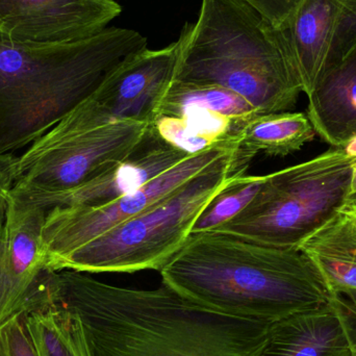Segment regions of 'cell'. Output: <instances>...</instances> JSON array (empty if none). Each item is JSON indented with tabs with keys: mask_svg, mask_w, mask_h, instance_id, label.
I'll list each match as a JSON object with an SVG mask.
<instances>
[{
	"mask_svg": "<svg viewBox=\"0 0 356 356\" xmlns=\"http://www.w3.org/2000/svg\"><path fill=\"white\" fill-rule=\"evenodd\" d=\"M190 156L165 141L152 124L129 158L95 179L58 194L13 197L47 211L54 207L102 204L138 190Z\"/></svg>",
	"mask_w": 356,
	"mask_h": 356,
	"instance_id": "cell-12",
	"label": "cell"
},
{
	"mask_svg": "<svg viewBox=\"0 0 356 356\" xmlns=\"http://www.w3.org/2000/svg\"><path fill=\"white\" fill-rule=\"evenodd\" d=\"M177 43L161 49L143 48L112 69L89 96L110 121L152 123L159 102L175 79Z\"/></svg>",
	"mask_w": 356,
	"mask_h": 356,
	"instance_id": "cell-11",
	"label": "cell"
},
{
	"mask_svg": "<svg viewBox=\"0 0 356 356\" xmlns=\"http://www.w3.org/2000/svg\"><path fill=\"white\" fill-rule=\"evenodd\" d=\"M234 148L216 147L192 154L138 190L102 204L50 209L42 232L46 267L50 269L60 257L147 211Z\"/></svg>",
	"mask_w": 356,
	"mask_h": 356,
	"instance_id": "cell-8",
	"label": "cell"
},
{
	"mask_svg": "<svg viewBox=\"0 0 356 356\" xmlns=\"http://www.w3.org/2000/svg\"><path fill=\"white\" fill-rule=\"evenodd\" d=\"M252 161L234 148L147 211L60 257L50 269L83 273L161 271L184 246L211 199L234 178L246 175Z\"/></svg>",
	"mask_w": 356,
	"mask_h": 356,
	"instance_id": "cell-5",
	"label": "cell"
},
{
	"mask_svg": "<svg viewBox=\"0 0 356 356\" xmlns=\"http://www.w3.org/2000/svg\"><path fill=\"white\" fill-rule=\"evenodd\" d=\"M122 12L115 0H0V43H63L87 39Z\"/></svg>",
	"mask_w": 356,
	"mask_h": 356,
	"instance_id": "cell-9",
	"label": "cell"
},
{
	"mask_svg": "<svg viewBox=\"0 0 356 356\" xmlns=\"http://www.w3.org/2000/svg\"><path fill=\"white\" fill-rule=\"evenodd\" d=\"M268 175H242L234 178L220 191L197 218L191 234L211 232L227 223L243 211L257 196Z\"/></svg>",
	"mask_w": 356,
	"mask_h": 356,
	"instance_id": "cell-19",
	"label": "cell"
},
{
	"mask_svg": "<svg viewBox=\"0 0 356 356\" xmlns=\"http://www.w3.org/2000/svg\"><path fill=\"white\" fill-rule=\"evenodd\" d=\"M25 317L40 356H92L81 318L51 302L47 286L25 309Z\"/></svg>",
	"mask_w": 356,
	"mask_h": 356,
	"instance_id": "cell-16",
	"label": "cell"
},
{
	"mask_svg": "<svg viewBox=\"0 0 356 356\" xmlns=\"http://www.w3.org/2000/svg\"><path fill=\"white\" fill-rule=\"evenodd\" d=\"M146 47L144 35L120 27L79 41L0 43V154L33 144Z\"/></svg>",
	"mask_w": 356,
	"mask_h": 356,
	"instance_id": "cell-4",
	"label": "cell"
},
{
	"mask_svg": "<svg viewBox=\"0 0 356 356\" xmlns=\"http://www.w3.org/2000/svg\"><path fill=\"white\" fill-rule=\"evenodd\" d=\"M307 97V117L324 141L346 148L356 140V46Z\"/></svg>",
	"mask_w": 356,
	"mask_h": 356,
	"instance_id": "cell-13",
	"label": "cell"
},
{
	"mask_svg": "<svg viewBox=\"0 0 356 356\" xmlns=\"http://www.w3.org/2000/svg\"><path fill=\"white\" fill-rule=\"evenodd\" d=\"M18 156L10 152L0 154V227L6 221V211L10 204V192L17 179Z\"/></svg>",
	"mask_w": 356,
	"mask_h": 356,
	"instance_id": "cell-23",
	"label": "cell"
},
{
	"mask_svg": "<svg viewBox=\"0 0 356 356\" xmlns=\"http://www.w3.org/2000/svg\"><path fill=\"white\" fill-rule=\"evenodd\" d=\"M299 249L314 261L330 293L356 291V216L344 207Z\"/></svg>",
	"mask_w": 356,
	"mask_h": 356,
	"instance_id": "cell-15",
	"label": "cell"
},
{
	"mask_svg": "<svg viewBox=\"0 0 356 356\" xmlns=\"http://www.w3.org/2000/svg\"><path fill=\"white\" fill-rule=\"evenodd\" d=\"M152 124L111 122L87 98L18 156L10 195L58 194L87 184L129 158Z\"/></svg>",
	"mask_w": 356,
	"mask_h": 356,
	"instance_id": "cell-7",
	"label": "cell"
},
{
	"mask_svg": "<svg viewBox=\"0 0 356 356\" xmlns=\"http://www.w3.org/2000/svg\"><path fill=\"white\" fill-rule=\"evenodd\" d=\"M0 356H40L27 326L25 309L0 326Z\"/></svg>",
	"mask_w": 356,
	"mask_h": 356,
	"instance_id": "cell-20",
	"label": "cell"
},
{
	"mask_svg": "<svg viewBox=\"0 0 356 356\" xmlns=\"http://www.w3.org/2000/svg\"><path fill=\"white\" fill-rule=\"evenodd\" d=\"M345 207H356V193L349 195L348 199H347L346 205Z\"/></svg>",
	"mask_w": 356,
	"mask_h": 356,
	"instance_id": "cell-25",
	"label": "cell"
},
{
	"mask_svg": "<svg viewBox=\"0 0 356 356\" xmlns=\"http://www.w3.org/2000/svg\"><path fill=\"white\" fill-rule=\"evenodd\" d=\"M51 302L81 318L92 356H259L276 321L236 317L182 296L54 271Z\"/></svg>",
	"mask_w": 356,
	"mask_h": 356,
	"instance_id": "cell-1",
	"label": "cell"
},
{
	"mask_svg": "<svg viewBox=\"0 0 356 356\" xmlns=\"http://www.w3.org/2000/svg\"><path fill=\"white\" fill-rule=\"evenodd\" d=\"M177 43L173 81L225 88L263 115L291 110L303 92L288 29L246 0H201Z\"/></svg>",
	"mask_w": 356,
	"mask_h": 356,
	"instance_id": "cell-3",
	"label": "cell"
},
{
	"mask_svg": "<svg viewBox=\"0 0 356 356\" xmlns=\"http://www.w3.org/2000/svg\"><path fill=\"white\" fill-rule=\"evenodd\" d=\"M275 26L286 29L301 0H246Z\"/></svg>",
	"mask_w": 356,
	"mask_h": 356,
	"instance_id": "cell-22",
	"label": "cell"
},
{
	"mask_svg": "<svg viewBox=\"0 0 356 356\" xmlns=\"http://www.w3.org/2000/svg\"><path fill=\"white\" fill-rule=\"evenodd\" d=\"M356 193V163L355 165V170H353V182H351V194Z\"/></svg>",
	"mask_w": 356,
	"mask_h": 356,
	"instance_id": "cell-26",
	"label": "cell"
},
{
	"mask_svg": "<svg viewBox=\"0 0 356 356\" xmlns=\"http://www.w3.org/2000/svg\"><path fill=\"white\" fill-rule=\"evenodd\" d=\"M315 135L313 124L303 113H273L257 115L247 121L236 144L254 158L259 152L286 156L300 150Z\"/></svg>",
	"mask_w": 356,
	"mask_h": 356,
	"instance_id": "cell-17",
	"label": "cell"
},
{
	"mask_svg": "<svg viewBox=\"0 0 356 356\" xmlns=\"http://www.w3.org/2000/svg\"><path fill=\"white\" fill-rule=\"evenodd\" d=\"M188 108H202L240 122L263 115L244 98L225 88L172 81L159 102L154 118L172 116Z\"/></svg>",
	"mask_w": 356,
	"mask_h": 356,
	"instance_id": "cell-18",
	"label": "cell"
},
{
	"mask_svg": "<svg viewBox=\"0 0 356 356\" xmlns=\"http://www.w3.org/2000/svg\"><path fill=\"white\" fill-rule=\"evenodd\" d=\"M330 307L342 324L353 355L356 356V291L332 294Z\"/></svg>",
	"mask_w": 356,
	"mask_h": 356,
	"instance_id": "cell-21",
	"label": "cell"
},
{
	"mask_svg": "<svg viewBox=\"0 0 356 356\" xmlns=\"http://www.w3.org/2000/svg\"><path fill=\"white\" fill-rule=\"evenodd\" d=\"M356 156L332 148L268 175L251 202L211 232L282 248H298L346 205Z\"/></svg>",
	"mask_w": 356,
	"mask_h": 356,
	"instance_id": "cell-6",
	"label": "cell"
},
{
	"mask_svg": "<svg viewBox=\"0 0 356 356\" xmlns=\"http://www.w3.org/2000/svg\"><path fill=\"white\" fill-rule=\"evenodd\" d=\"M353 356H355V355H353Z\"/></svg>",
	"mask_w": 356,
	"mask_h": 356,
	"instance_id": "cell-28",
	"label": "cell"
},
{
	"mask_svg": "<svg viewBox=\"0 0 356 356\" xmlns=\"http://www.w3.org/2000/svg\"><path fill=\"white\" fill-rule=\"evenodd\" d=\"M349 207V209H350L351 211H353V213H355V215L356 216V207Z\"/></svg>",
	"mask_w": 356,
	"mask_h": 356,
	"instance_id": "cell-27",
	"label": "cell"
},
{
	"mask_svg": "<svg viewBox=\"0 0 356 356\" xmlns=\"http://www.w3.org/2000/svg\"><path fill=\"white\" fill-rule=\"evenodd\" d=\"M259 356H353L332 307L275 322Z\"/></svg>",
	"mask_w": 356,
	"mask_h": 356,
	"instance_id": "cell-14",
	"label": "cell"
},
{
	"mask_svg": "<svg viewBox=\"0 0 356 356\" xmlns=\"http://www.w3.org/2000/svg\"><path fill=\"white\" fill-rule=\"evenodd\" d=\"M345 150H346L349 154H351V156H356V140H355L353 142H351V143L349 144L346 148H345Z\"/></svg>",
	"mask_w": 356,
	"mask_h": 356,
	"instance_id": "cell-24",
	"label": "cell"
},
{
	"mask_svg": "<svg viewBox=\"0 0 356 356\" xmlns=\"http://www.w3.org/2000/svg\"><path fill=\"white\" fill-rule=\"evenodd\" d=\"M286 29L309 95L356 46V0H301Z\"/></svg>",
	"mask_w": 356,
	"mask_h": 356,
	"instance_id": "cell-10",
	"label": "cell"
},
{
	"mask_svg": "<svg viewBox=\"0 0 356 356\" xmlns=\"http://www.w3.org/2000/svg\"><path fill=\"white\" fill-rule=\"evenodd\" d=\"M182 296L236 317L278 320L330 305L332 293L298 248L250 242L218 232L191 234L161 270Z\"/></svg>",
	"mask_w": 356,
	"mask_h": 356,
	"instance_id": "cell-2",
	"label": "cell"
}]
</instances>
